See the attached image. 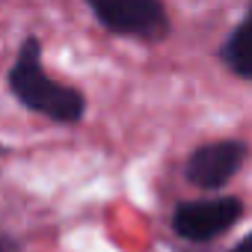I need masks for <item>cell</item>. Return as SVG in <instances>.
Here are the masks:
<instances>
[{"label":"cell","instance_id":"obj_1","mask_svg":"<svg viewBox=\"0 0 252 252\" xmlns=\"http://www.w3.org/2000/svg\"><path fill=\"white\" fill-rule=\"evenodd\" d=\"M9 86L15 92V98L36 110L45 113L57 122H77L83 116V95L71 86H63L57 80H51L42 65H39V42L27 39L18 51V60L9 71Z\"/></svg>","mask_w":252,"mask_h":252},{"label":"cell","instance_id":"obj_2","mask_svg":"<svg viewBox=\"0 0 252 252\" xmlns=\"http://www.w3.org/2000/svg\"><path fill=\"white\" fill-rule=\"evenodd\" d=\"M89 6L95 18L113 33L158 42L169 30L160 0H89Z\"/></svg>","mask_w":252,"mask_h":252},{"label":"cell","instance_id":"obj_3","mask_svg":"<svg viewBox=\"0 0 252 252\" xmlns=\"http://www.w3.org/2000/svg\"><path fill=\"white\" fill-rule=\"evenodd\" d=\"M240 211H243V205L237 199H231V196L184 202V205H178V211L172 217V225L184 240L202 243V240H214L217 234L228 231L237 222Z\"/></svg>","mask_w":252,"mask_h":252},{"label":"cell","instance_id":"obj_4","mask_svg":"<svg viewBox=\"0 0 252 252\" xmlns=\"http://www.w3.org/2000/svg\"><path fill=\"white\" fill-rule=\"evenodd\" d=\"M246 160V146L237 140H220L196 149L187 160V178L202 190L222 187Z\"/></svg>","mask_w":252,"mask_h":252},{"label":"cell","instance_id":"obj_5","mask_svg":"<svg viewBox=\"0 0 252 252\" xmlns=\"http://www.w3.org/2000/svg\"><path fill=\"white\" fill-rule=\"evenodd\" d=\"M222 57H225V63H228L231 71H237L240 77L252 80V21L240 24L228 36V42L222 48Z\"/></svg>","mask_w":252,"mask_h":252},{"label":"cell","instance_id":"obj_6","mask_svg":"<svg viewBox=\"0 0 252 252\" xmlns=\"http://www.w3.org/2000/svg\"><path fill=\"white\" fill-rule=\"evenodd\" d=\"M231 252H252V234H246V237H243V240L231 249Z\"/></svg>","mask_w":252,"mask_h":252}]
</instances>
